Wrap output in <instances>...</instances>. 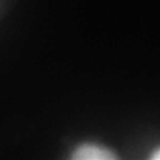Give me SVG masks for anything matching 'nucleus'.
<instances>
[{
  "label": "nucleus",
  "mask_w": 160,
  "mask_h": 160,
  "mask_svg": "<svg viewBox=\"0 0 160 160\" xmlns=\"http://www.w3.org/2000/svg\"><path fill=\"white\" fill-rule=\"evenodd\" d=\"M73 159L77 160H108L116 159L113 151L99 147V145H93V144H83L73 153Z\"/></svg>",
  "instance_id": "1"
},
{
  "label": "nucleus",
  "mask_w": 160,
  "mask_h": 160,
  "mask_svg": "<svg viewBox=\"0 0 160 160\" xmlns=\"http://www.w3.org/2000/svg\"><path fill=\"white\" fill-rule=\"evenodd\" d=\"M151 159H154V160H160V150H157V151H154V153H153V156H151Z\"/></svg>",
  "instance_id": "2"
}]
</instances>
